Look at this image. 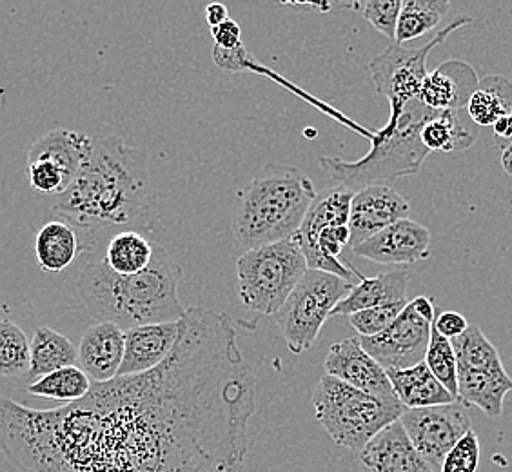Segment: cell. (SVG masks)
Masks as SVG:
<instances>
[{
	"label": "cell",
	"instance_id": "obj_3",
	"mask_svg": "<svg viewBox=\"0 0 512 472\" xmlns=\"http://www.w3.org/2000/svg\"><path fill=\"white\" fill-rule=\"evenodd\" d=\"M182 267L157 244L142 273H113L104 256H91L79 276V295L89 315L128 331L138 325L178 322L188 307L178 300Z\"/></svg>",
	"mask_w": 512,
	"mask_h": 472
},
{
	"label": "cell",
	"instance_id": "obj_4",
	"mask_svg": "<svg viewBox=\"0 0 512 472\" xmlns=\"http://www.w3.org/2000/svg\"><path fill=\"white\" fill-rule=\"evenodd\" d=\"M316 197L311 178L300 169L266 164L238 195L231 226L235 242L249 251L293 238Z\"/></svg>",
	"mask_w": 512,
	"mask_h": 472
},
{
	"label": "cell",
	"instance_id": "obj_21",
	"mask_svg": "<svg viewBox=\"0 0 512 472\" xmlns=\"http://www.w3.org/2000/svg\"><path fill=\"white\" fill-rule=\"evenodd\" d=\"M409 282L411 275L407 271H389L373 278L364 276L360 284L338 302L331 316H351L382 305L407 304Z\"/></svg>",
	"mask_w": 512,
	"mask_h": 472
},
{
	"label": "cell",
	"instance_id": "obj_17",
	"mask_svg": "<svg viewBox=\"0 0 512 472\" xmlns=\"http://www.w3.org/2000/svg\"><path fill=\"white\" fill-rule=\"evenodd\" d=\"M79 367L93 384H106L119 376L126 349V331L111 322L89 325L80 336Z\"/></svg>",
	"mask_w": 512,
	"mask_h": 472
},
{
	"label": "cell",
	"instance_id": "obj_16",
	"mask_svg": "<svg viewBox=\"0 0 512 472\" xmlns=\"http://www.w3.org/2000/svg\"><path fill=\"white\" fill-rule=\"evenodd\" d=\"M353 253L385 266L424 262L431 256V231L411 218H404L365 240Z\"/></svg>",
	"mask_w": 512,
	"mask_h": 472
},
{
	"label": "cell",
	"instance_id": "obj_39",
	"mask_svg": "<svg viewBox=\"0 0 512 472\" xmlns=\"http://www.w3.org/2000/svg\"><path fill=\"white\" fill-rule=\"evenodd\" d=\"M211 37L217 48L222 50H235L240 44H244L242 40V28L238 26L235 20H226L224 24H220L217 28H211Z\"/></svg>",
	"mask_w": 512,
	"mask_h": 472
},
{
	"label": "cell",
	"instance_id": "obj_37",
	"mask_svg": "<svg viewBox=\"0 0 512 472\" xmlns=\"http://www.w3.org/2000/svg\"><path fill=\"white\" fill-rule=\"evenodd\" d=\"M211 55H213V62L217 64L218 68L227 73H240L244 69L253 68V59L244 44H240L235 50H222V48L213 46Z\"/></svg>",
	"mask_w": 512,
	"mask_h": 472
},
{
	"label": "cell",
	"instance_id": "obj_13",
	"mask_svg": "<svg viewBox=\"0 0 512 472\" xmlns=\"http://www.w3.org/2000/svg\"><path fill=\"white\" fill-rule=\"evenodd\" d=\"M400 423L404 425L414 449L433 472L442 471L445 456L465 434L473 431L469 411L460 402L425 409H405Z\"/></svg>",
	"mask_w": 512,
	"mask_h": 472
},
{
	"label": "cell",
	"instance_id": "obj_6",
	"mask_svg": "<svg viewBox=\"0 0 512 472\" xmlns=\"http://www.w3.org/2000/svg\"><path fill=\"white\" fill-rule=\"evenodd\" d=\"M313 409L325 433L349 451H362L376 434L405 413L400 400L376 398L329 374L322 376L315 387Z\"/></svg>",
	"mask_w": 512,
	"mask_h": 472
},
{
	"label": "cell",
	"instance_id": "obj_12",
	"mask_svg": "<svg viewBox=\"0 0 512 472\" xmlns=\"http://www.w3.org/2000/svg\"><path fill=\"white\" fill-rule=\"evenodd\" d=\"M471 17H458L451 24H447L444 30L438 31L431 42H427L422 48L407 50L404 46L393 42L387 46L384 53L371 60L369 71L371 80L375 84L378 93H382L389 100V106H404L411 100L418 99L420 88L424 84L427 71V59L431 51L440 46L454 31L471 24Z\"/></svg>",
	"mask_w": 512,
	"mask_h": 472
},
{
	"label": "cell",
	"instance_id": "obj_29",
	"mask_svg": "<svg viewBox=\"0 0 512 472\" xmlns=\"http://www.w3.org/2000/svg\"><path fill=\"white\" fill-rule=\"evenodd\" d=\"M451 4L447 0H404L398 17L394 42L404 46L436 30L445 19Z\"/></svg>",
	"mask_w": 512,
	"mask_h": 472
},
{
	"label": "cell",
	"instance_id": "obj_5",
	"mask_svg": "<svg viewBox=\"0 0 512 472\" xmlns=\"http://www.w3.org/2000/svg\"><path fill=\"white\" fill-rule=\"evenodd\" d=\"M391 117L384 128L373 133L369 153L356 162L342 158L320 157L325 175L349 191L393 182L396 178L416 175L429 151L422 144V128L442 111H433L414 99L404 106H389Z\"/></svg>",
	"mask_w": 512,
	"mask_h": 472
},
{
	"label": "cell",
	"instance_id": "obj_42",
	"mask_svg": "<svg viewBox=\"0 0 512 472\" xmlns=\"http://www.w3.org/2000/svg\"><path fill=\"white\" fill-rule=\"evenodd\" d=\"M502 166L503 171L512 177V144L503 149Z\"/></svg>",
	"mask_w": 512,
	"mask_h": 472
},
{
	"label": "cell",
	"instance_id": "obj_40",
	"mask_svg": "<svg viewBox=\"0 0 512 472\" xmlns=\"http://www.w3.org/2000/svg\"><path fill=\"white\" fill-rule=\"evenodd\" d=\"M206 20L211 28H217L220 24H224L226 20H229V10H227V6L220 4V2L209 4L206 8Z\"/></svg>",
	"mask_w": 512,
	"mask_h": 472
},
{
	"label": "cell",
	"instance_id": "obj_26",
	"mask_svg": "<svg viewBox=\"0 0 512 472\" xmlns=\"http://www.w3.org/2000/svg\"><path fill=\"white\" fill-rule=\"evenodd\" d=\"M155 246V242H151L148 236L142 235L137 229H128L109 240L102 256L113 273L122 276L137 275L151 264Z\"/></svg>",
	"mask_w": 512,
	"mask_h": 472
},
{
	"label": "cell",
	"instance_id": "obj_20",
	"mask_svg": "<svg viewBox=\"0 0 512 472\" xmlns=\"http://www.w3.org/2000/svg\"><path fill=\"white\" fill-rule=\"evenodd\" d=\"M478 84V75L467 62L449 60L425 77L418 99L433 111H462Z\"/></svg>",
	"mask_w": 512,
	"mask_h": 472
},
{
	"label": "cell",
	"instance_id": "obj_9",
	"mask_svg": "<svg viewBox=\"0 0 512 472\" xmlns=\"http://www.w3.org/2000/svg\"><path fill=\"white\" fill-rule=\"evenodd\" d=\"M353 284L340 276L307 269L293 293L278 309L275 322L293 354L306 353L316 342L325 320L340 300L351 293Z\"/></svg>",
	"mask_w": 512,
	"mask_h": 472
},
{
	"label": "cell",
	"instance_id": "obj_38",
	"mask_svg": "<svg viewBox=\"0 0 512 472\" xmlns=\"http://www.w3.org/2000/svg\"><path fill=\"white\" fill-rule=\"evenodd\" d=\"M434 329L438 331V335L444 336L447 340H454L458 336H462L467 329V318L460 315V313H454V311H444L440 315L434 318Z\"/></svg>",
	"mask_w": 512,
	"mask_h": 472
},
{
	"label": "cell",
	"instance_id": "obj_18",
	"mask_svg": "<svg viewBox=\"0 0 512 472\" xmlns=\"http://www.w3.org/2000/svg\"><path fill=\"white\" fill-rule=\"evenodd\" d=\"M180 333L178 322L138 325L126 331V349L119 376H137L149 373L164 364L173 353ZM117 376V378H119Z\"/></svg>",
	"mask_w": 512,
	"mask_h": 472
},
{
	"label": "cell",
	"instance_id": "obj_23",
	"mask_svg": "<svg viewBox=\"0 0 512 472\" xmlns=\"http://www.w3.org/2000/svg\"><path fill=\"white\" fill-rule=\"evenodd\" d=\"M387 376L393 385L396 398L405 409H425L456 402L444 385L434 378L424 362L409 369L387 371Z\"/></svg>",
	"mask_w": 512,
	"mask_h": 472
},
{
	"label": "cell",
	"instance_id": "obj_36",
	"mask_svg": "<svg viewBox=\"0 0 512 472\" xmlns=\"http://www.w3.org/2000/svg\"><path fill=\"white\" fill-rule=\"evenodd\" d=\"M480 467V442L474 431L463 436L445 456L440 472H476Z\"/></svg>",
	"mask_w": 512,
	"mask_h": 472
},
{
	"label": "cell",
	"instance_id": "obj_10",
	"mask_svg": "<svg viewBox=\"0 0 512 472\" xmlns=\"http://www.w3.org/2000/svg\"><path fill=\"white\" fill-rule=\"evenodd\" d=\"M451 344L458 360V402L498 418L505 396L512 391V378L505 371L496 347L478 325H469Z\"/></svg>",
	"mask_w": 512,
	"mask_h": 472
},
{
	"label": "cell",
	"instance_id": "obj_7",
	"mask_svg": "<svg viewBox=\"0 0 512 472\" xmlns=\"http://www.w3.org/2000/svg\"><path fill=\"white\" fill-rule=\"evenodd\" d=\"M307 269L295 238L249 249L238 256V296L249 311L275 316Z\"/></svg>",
	"mask_w": 512,
	"mask_h": 472
},
{
	"label": "cell",
	"instance_id": "obj_32",
	"mask_svg": "<svg viewBox=\"0 0 512 472\" xmlns=\"http://www.w3.org/2000/svg\"><path fill=\"white\" fill-rule=\"evenodd\" d=\"M424 364L429 367V371L434 374V378L444 385L445 389L451 393L454 400L458 402V360L454 353L451 340H447L438 331H431V342L425 353Z\"/></svg>",
	"mask_w": 512,
	"mask_h": 472
},
{
	"label": "cell",
	"instance_id": "obj_30",
	"mask_svg": "<svg viewBox=\"0 0 512 472\" xmlns=\"http://www.w3.org/2000/svg\"><path fill=\"white\" fill-rule=\"evenodd\" d=\"M91 385L93 382L88 374L84 373L79 365H71L42 376L28 387V393L46 400L75 404L88 396Z\"/></svg>",
	"mask_w": 512,
	"mask_h": 472
},
{
	"label": "cell",
	"instance_id": "obj_25",
	"mask_svg": "<svg viewBox=\"0 0 512 472\" xmlns=\"http://www.w3.org/2000/svg\"><path fill=\"white\" fill-rule=\"evenodd\" d=\"M79 364V349L68 336L51 327H39L30 340V378H42L64 367Z\"/></svg>",
	"mask_w": 512,
	"mask_h": 472
},
{
	"label": "cell",
	"instance_id": "obj_27",
	"mask_svg": "<svg viewBox=\"0 0 512 472\" xmlns=\"http://www.w3.org/2000/svg\"><path fill=\"white\" fill-rule=\"evenodd\" d=\"M467 115L476 126H491L512 111V82L502 75H489L480 80L478 89L467 102Z\"/></svg>",
	"mask_w": 512,
	"mask_h": 472
},
{
	"label": "cell",
	"instance_id": "obj_19",
	"mask_svg": "<svg viewBox=\"0 0 512 472\" xmlns=\"http://www.w3.org/2000/svg\"><path fill=\"white\" fill-rule=\"evenodd\" d=\"M362 472H433L398 422L385 427L360 451Z\"/></svg>",
	"mask_w": 512,
	"mask_h": 472
},
{
	"label": "cell",
	"instance_id": "obj_24",
	"mask_svg": "<svg viewBox=\"0 0 512 472\" xmlns=\"http://www.w3.org/2000/svg\"><path fill=\"white\" fill-rule=\"evenodd\" d=\"M79 231L64 220H51L35 236V256L44 273L57 275L66 271L82 251Z\"/></svg>",
	"mask_w": 512,
	"mask_h": 472
},
{
	"label": "cell",
	"instance_id": "obj_34",
	"mask_svg": "<svg viewBox=\"0 0 512 472\" xmlns=\"http://www.w3.org/2000/svg\"><path fill=\"white\" fill-rule=\"evenodd\" d=\"M28 177L31 187L44 195L59 197L71 186L66 173L50 160H28Z\"/></svg>",
	"mask_w": 512,
	"mask_h": 472
},
{
	"label": "cell",
	"instance_id": "obj_35",
	"mask_svg": "<svg viewBox=\"0 0 512 472\" xmlns=\"http://www.w3.org/2000/svg\"><path fill=\"white\" fill-rule=\"evenodd\" d=\"M407 304H391L375 307V309H365L355 315L347 316L349 324L355 327L356 333L364 338L380 335L384 333L389 325L393 324L398 315L402 313Z\"/></svg>",
	"mask_w": 512,
	"mask_h": 472
},
{
	"label": "cell",
	"instance_id": "obj_43",
	"mask_svg": "<svg viewBox=\"0 0 512 472\" xmlns=\"http://www.w3.org/2000/svg\"><path fill=\"white\" fill-rule=\"evenodd\" d=\"M511 115H512V111H511Z\"/></svg>",
	"mask_w": 512,
	"mask_h": 472
},
{
	"label": "cell",
	"instance_id": "obj_28",
	"mask_svg": "<svg viewBox=\"0 0 512 472\" xmlns=\"http://www.w3.org/2000/svg\"><path fill=\"white\" fill-rule=\"evenodd\" d=\"M420 138L429 153H451L471 148L478 133L463 122L460 111H442L438 117L425 124Z\"/></svg>",
	"mask_w": 512,
	"mask_h": 472
},
{
	"label": "cell",
	"instance_id": "obj_22",
	"mask_svg": "<svg viewBox=\"0 0 512 472\" xmlns=\"http://www.w3.org/2000/svg\"><path fill=\"white\" fill-rule=\"evenodd\" d=\"M93 153V138L73 129H51L33 142L28 160H50L66 177L77 178Z\"/></svg>",
	"mask_w": 512,
	"mask_h": 472
},
{
	"label": "cell",
	"instance_id": "obj_14",
	"mask_svg": "<svg viewBox=\"0 0 512 472\" xmlns=\"http://www.w3.org/2000/svg\"><path fill=\"white\" fill-rule=\"evenodd\" d=\"M411 204L396 189L387 184L369 186L356 191L349 211V246L351 249L364 244L385 227L409 217Z\"/></svg>",
	"mask_w": 512,
	"mask_h": 472
},
{
	"label": "cell",
	"instance_id": "obj_31",
	"mask_svg": "<svg viewBox=\"0 0 512 472\" xmlns=\"http://www.w3.org/2000/svg\"><path fill=\"white\" fill-rule=\"evenodd\" d=\"M30 373V338L24 329L11 322L0 320V376L19 378Z\"/></svg>",
	"mask_w": 512,
	"mask_h": 472
},
{
	"label": "cell",
	"instance_id": "obj_11",
	"mask_svg": "<svg viewBox=\"0 0 512 472\" xmlns=\"http://www.w3.org/2000/svg\"><path fill=\"white\" fill-rule=\"evenodd\" d=\"M433 298L416 296L380 335L358 336L360 344L385 371H400L422 364L433 331Z\"/></svg>",
	"mask_w": 512,
	"mask_h": 472
},
{
	"label": "cell",
	"instance_id": "obj_1",
	"mask_svg": "<svg viewBox=\"0 0 512 472\" xmlns=\"http://www.w3.org/2000/svg\"><path fill=\"white\" fill-rule=\"evenodd\" d=\"M255 411L233 318L188 307L149 373L93 384L55 411L0 396V449L19 472H244Z\"/></svg>",
	"mask_w": 512,
	"mask_h": 472
},
{
	"label": "cell",
	"instance_id": "obj_15",
	"mask_svg": "<svg viewBox=\"0 0 512 472\" xmlns=\"http://www.w3.org/2000/svg\"><path fill=\"white\" fill-rule=\"evenodd\" d=\"M325 374L335 376L358 391L384 400H398L382 365L365 351L360 338H347L329 349L325 356Z\"/></svg>",
	"mask_w": 512,
	"mask_h": 472
},
{
	"label": "cell",
	"instance_id": "obj_8",
	"mask_svg": "<svg viewBox=\"0 0 512 472\" xmlns=\"http://www.w3.org/2000/svg\"><path fill=\"white\" fill-rule=\"evenodd\" d=\"M353 197L355 193L347 187L335 186L318 195L313 206L309 207L302 226L293 236L306 256L309 269L340 276L344 280L364 278L358 269L340 260L351 238L349 211Z\"/></svg>",
	"mask_w": 512,
	"mask_h": 472
},
{
	"label": "cell",
	"instance_id": "obj_41",
	"mask_svg": "<svg viewBox=\"0 0 512 472\" xmlns=\"http://www.w3.org/2000/svg\"><path fill=\"white\" fill-rule=\"evenodd\" d=\"M494 137L500 142H507L509 146L512 144V115H503L493 124Z\"/></svg>",
	"mask_w": 512,
	"mask_h": 472
},
{
	"label": "cell",
	"instance_id": "obj_2",
	"mask_svg": "<svg viewBox=\"0 0 512 472\" xmlns=\"http://www.w3.org/2000/svg\"><path fill=\"white\" fill-rule=\"evenodd\" d=\"M151 206L146 155L122 138L100 135L86 166L57 197L55 213L89 238L106 227H148Z\"/></svg>",
	"mask_w": 512,
	"mask_h": 472
},
{
	"label": "cell",
	"instance_id": "obj_33",
	"mask_svg": "<svg viewBox=\"0 0 512 472\" xmlns=\"http://www.w3.org/2000/svg\"><path fill=\"white\" fill-rule=\"evenodd\" d=\"M347 8L362 11L364 19L380 31L384 37L394 42L398 17L402 11V0H369V2H356V4H345Z\"/></svg>",
	"mask_w": 512,
	"mask_h": 472
}]
</instances>
